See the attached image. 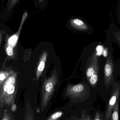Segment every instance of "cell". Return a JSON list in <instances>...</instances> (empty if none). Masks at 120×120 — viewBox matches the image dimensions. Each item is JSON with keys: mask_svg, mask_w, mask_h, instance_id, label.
<instances>
[{"mask_svg": "<svg viewBox=\"0 0 120 120\" xmlns=\"http://www.w3.org/2000/svg\"><path fill=\"white\" fill-rule=\"evenodd\" d=\"M18 73L6 65L0 70V112L15 103L18 89Z\"/></svg>", "mask_w": 120, "mask_h": 120, "instance_id": "6da1fadb", "label": "cell"}, {"mask_svg": "<svg viewBox=\"0 0 120 120\" xmlns=\"http://www.w3.org/2000/svg\"><path fill=\"white\" fill-rule=\"evenodd\" d=\"M57 73L54 70L50 77L44 79L41 93L40 111L42 112L48 105L58 82Z\"/></svg>", "mask_w": 120, "mask_h": 120, "instance_id": "7a4b0ae2", "label": "cell"}, {"mask_svg": "<svg viewBox=\"0 0 120 120\" xmlns=\"http://www.w3.org/2000/svg\"><path fill=\"white\" fill-rule=\"evenodd\" d=\"M87 92L86 85L80 84L75 85H69L67 86L65 92V95L73 99L84 98Z\"/></svg>", "mask_w": 120, "mask_h": 120, "instance_id": "3957f363", "label": "cell"}, {"mask_svg": "<svg viewBox=\"0 0 120 120\" xmlns=\"http://www.w3.org/2000/svg\"><path fill=\"white\" fill-rule=\"evenodd\" d=\"M113 63L111 53H109L104 67V82L107 88L110 86L113 77Z\"/></svg>", "mask_w": 120, "mask_h": 120, "instance_id": "277c9868", "label": "cell"}, {"mask_svg": "<svg viewBox=\"0 0 120 120\" xmlns=\"http://www.w3.org/2000/svg\"><path fill=\"white\" fill-rule=\"evenodd\" d=\"M120 95V87L119 86H114L111 97L108 103L105 113V120H110V117L113 109L116 103L119 101Z\"/></svg>", "mask_w": 120, "mask_h": 120, "instance_id": "5b68a950", "label": "cell"}, {"mask_svg": "<svg viewBox=\"0 0 120 120\" xmlns=\"http://www.w3.org/2000/svg\"><path fill=\"white\" fill-rule=\"evenodd\" d=\"M98 70L99 58L97 53L94 51L92 55L90 63L86 72L87 79L89 80L95 72Z\"/></svg>", "mask_w": 120, "mask_h": 120, "instance_id": "8992f818", "label": "cell"}, {"mask_svg": "<svg viewBox=\"0 0 120 120\" xmlns=\"http://www.w3.org/2000/svg\"><path fill=\"white\" fill-rule=\"evenodd\" d=\"M47 55L48 53L46 51H44L41 54L37 70L36 75L37 80H38L39 78L41 75V73L44 70L46 61L47 59Z\"/></svg>", "mask_w": 120, "mask_h": 120, "instance_id": "52a82bcc", "label": "cell"}, {"mask_svg": "<svg viewBox=\"0 0 120 120\" xmlns=\"http://www.w3.org/2000/svg\"><path fill=\"white\" fill-rule=\"evenodd\" d=\"M70 24L71 26L76 29L81 31H86L89 27L83 20L78 18H73L70 20Z\"/></svg>", "mask_w": 120, "mask_h": 120, "instance_id": "ba28073f", "label": "cell"}, {"mask_svg": "<svg viewBox=\"0 0 120 120\" xmlns=\"http://www.w3.org/2000/svg\"><path fill=\"white\" fill-rule=\"evenodd\" d=\"M25 111L23 120H35L34 114L30 101H27L25 103Z\"/></svg>", "mask_w": 120, "mask_h": 120, "instance_id": "9c48e42d", "label": "cell"}, {"mask_svg": "<svg viewBox=\"0 0 120 120\" xmlns=\"http://www.w3.org/2000/svg\"><path fill=\"white\" fill-rule=\"evenodd\" d=\"M1 120H15V116L9 109H6L3 111Z\"/></svg>", "mask_w": 120, "mask_h": 120, "instance_id": "30bf717a", "label": "cell"}, {"mask_svg": "<svg viewBox=\"0 0 120 120\" xmlns=\"http://www.w3.org/2000/svg\"><path fill=\"white\" fill-rule=\"evenodd\" d=\"M119 101L117 102L113 108L110 117V120H119Z\"/></svg>", "mask_w": 120, "mask_h": 120, "instance_id": "8fae6325", "label": "cell"}, {"mask_svg": "<svg viewBox=\"0 0 120 120\" xmlns=\"http://www.w3.org/2000/svg\"><path fill=\"white\" fill-rule=\"evenodd\" d=\"M98 72L99 70L96 71L89 79L90 83L92 86H95L98 82Z\"/></svg>", "mask_w": 120, "mask_h": 120, "instance_id": "7c38bea8", "label": "cell"}, {"mask_svg": "<svg viewBox=\"0 0 120 120\" xmlns=\"http://www.w3.org/2000/svg\"><path fill=\"white\" fill-rule=\"evenodd\" d=\"M63 112L62 111H58L50 116L46 120H57L63 115Z\"/></svg>", "mask_w": 120, "mask_h": 120, "instance_id": "4fadbf2b", "label": "cell"}, {"mask_svg": "<svg viewBox=\"0 0 120 120\" xmlns=\"http://www.w3.org/2000/svg\"><path fill=\"white\" fill-rule=\"evenodd\" d=\"M115 30L113 32V34L115 37L117 41L120 45V31L116 27L115 25Z\"/></svg>", "mask_w": 120, "mask_h": 120, "instance_id": "5bb4252c", "label": "cell"}, {"mask_svg": "<svg viewBox=\"0 0 120 120\" xmlns=\"http://www.w3.org/2000/svg\"><path fill=\"white\" fill-rule=\"evenodd\" d=\"M116 15L118 22L120 24V0L118 2L116 8Z\"/></svg>", "mask_w": 120, "mask_h": 120, "instance_id": "9a60e30c", "label": "cell"}, {"mask_svg": "<svg viewBox=\"0 0 120 120\" xmlns=\"http://www.w3.org/2000/svg\"><path fill=\"white\" fill-rule=\"evenodd\" d=\"M6 53L7 55L9 57H12L14 54V51H13V48L11 46H8L6 49Z\"/></svg>", "mask_w": 120, "mask_h": 120, "instance_id": "2e32d148", "label": "cell"}, {"mask_svg": "<svg viewBox=\"0 0 120 120\" xmlns=\"http://www.w3.org/2000/svg\"><path fill=\"white\" fill-rule=\"evenodd\" d=\"M18 0H9V3L8 5V9L11 8H12L15 4L17 2Z\"/></svg>", "mask_w": 120, "mask_h": 120, "instance_id": "e0dca14e", "label": "cell"}, {"mask_svg": "<svg viewBox=\"0 0 120 120\" xmlns=\"http://www.w3.org/2000/svg\"><path fill=\"white\" fill-rule=\"evenodd\" d=\"M79 120H91V118L89 116L87 115H82L81 118Z\"/></svg>", "mask_w": 120, "mask_h": 120, "instance_id": "ac0fdd59", "label": "cell"}, {"mask_svg": "<svg viewBox=\"0 0 120 120\" xmlns=\"http://www.w3.org/2000/svg\"><path fill=\"white\" fill-rule=\"evenodd\" d=\"M17 105L15 103L13 104L11 106V112H15L17 110Z\"/></svg>", "mask_w": 120, "mask_h": 120, "instance_id": "d6986e66", "label": "cell"}, {"mask_svg": "<svg viewBox=\"0 0 120 120\" xmlns=\"http://www.w3.org/2000/svg\"><path fill=\"white\" fill-rule=\"evenodd\" d=\"M94 120H101V116L98 111H97L96 112Z\"/></svg>", "mask_w": 120, "mask_h": 120, "instance_id": "ffe728a7", "label": "cell"}, {"mask_svg": "<svg viewBox=\"0 0 120 120\" xmlns=\"http://www.w3.org/2000/svg\"><path fill=\"white\" fill-rule=\"evenodd\" d=\"M2 32H0V44L1 41V37H2Z\"/></svg>", "mask_w": 120, "mask_h": 120, "instance_id": "44dd1931", "label": "cell"}, {"mask_svg": "<svg viewBox=\"0 0 120 120\" xmlns=\"http://www.w3.org/2000/svg\"><path fill=\"white\" fill-rule=\"evenodd\" d=\"M44 0H38V1L39 3H41V2H43V1H44Z\"/></svg>", "mask_w": 120, "mask_h": 120, "instance_id": "7402d4cb", "label": "cell"}, {"mask_svg": "<svg viewBox=\"0 0 120 120\" xmlns=\"http://www.w3.org/2000/svg\"><path fill=\"white\" fill-rule=\"evenodd\" d=\"M0 116H1V115H0V120H1V118H1Z\"/></svg>", "mask_w": 120, "mask_h": 120, "instance_id": "603a6c76", "label": "cell"}, {"mask_svg": "<svg viewBox=\"0 0 120 120\" xmlns=\"http://www.w3.org/2000/svg\"></svg>", "mask_w": 120, "mask_h": 120, "instance_id": "cb8c5ba5", "label": "cell"}, {"mask_svg": "<svg viewBox=\"0 0 120 120\" xmlns=\"http://www.w3.org/2000/svg\"></svg>", "mask_w": 120, "mask_h": 120, "instance_id": "d4e9b609", "label": "cell"}, {"mask_svg": "<svg viewBox=\"0 0 120 120\" xmlns=\"http://www.w3.org/2000/svg\"></svg>", "mask_w": 120, "mask_h": 120, "instance_id": "484cf974", "label": "cell"}]
</instances>
